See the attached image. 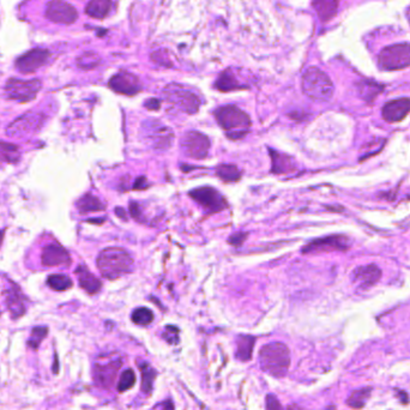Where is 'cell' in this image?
I'll return each mask as SVG.
<instances>
[{
  "label": "cell",
  "instance_id": "cell-1",
  "mask_svg": "<svg viewBox=\"0 0 410 410\" xmlns=\"http://www.w3.org/2000/svg\"><path fill=\"white\" fill-rule=\"evenodd\" d=\"M133 258L120 247L105 248L97 257V268L105 279L117 280L133 270Z\"/></svg>",
  "mask_w": 410,
  "mask_h": 410
},
{
  "label": "cell",
  "instance_id": "cell-2",
  "mask_svg": "<svg viewBox=\"0 0 410 410\" xmlns=\"http://www.w3.org/2000/svg\"><path fill=\"white\" fill-rule=\"evenodd\" d=\"M215 117L232 139L243 138L251 126V119L247 114L233 105L220 107L215 112Z\"/></svg>",
  "mask_w": 410,
  "mask_h": 410
},
{
  "label": "cell",
  "instance_id": "cell-3",
  "mask_svg": "<svg viewBox=\"0 0 410 410\" xmlns=\"http://www.w3.org/2000/svg\"><path fill=\"white\" fill-rule=\"evenodd\" d=\"M259 361L264 372L274 377H283L291 363L289 349L280 342L268 343L260 349Z\"/></svg>",
  "mask_w": 410,
  "mask_h": 410
},
{
  "label": "cell",
  "instance_id": "cell-4",
  "mask_svg": "<svg viewBox=\"0 0 410 410\" xmlns=\"http://www.w3.org/2000/svg\"><path fill=\"white\" fill-rule=\"evenodd\" d=\"M301 87L306 96L313 101L326 102L334 95V83L324 71L318 67H309L302 76Z\"/></svg>",
  "mask_w": 410,
  "mask_h": 410
},
{
  "label": "cell",
  "instance_id": "cell-5",
  "mask_svg": "<svg viewBox=\"0 0 410 410\" xmlns=\"http://www.w3.org/2000/svg\"><path fill=\"white\" fill-rule=\"evenodd\" d=\"M140 134L148 147L156 151L168 150L174 140V133L171 128L156 120H147L140 126Z\"/></svg>",
  "mask_w": 410,
  "mask_h": 410
},
{
  "label": "cell",
  "instance_id": "cell-6",
  "mask_svg": "<svg viewBox=\"0 0 410 410\" xmlns=\"http://www.w3.org/2000/svg\"><path fill=\"white\" fill-rule=\"evenodd\" d=\"M163 97L169 103L176 107L177 110L185 112L187 114H194L199 110L202 100L193 91L180 84L172 83L163 89Z\"/></svg>",
  "mask_w": 410,
  "mask_h": 410
},
{
  "label": "cell",
  "instance_id": "cell-7",
  "mask_svg": "<svg viewBox=\"0 0 410 410\" xmlns=\"http://www.w3.org/2000/svg\"><path fill=\"white\" fill-rule=\"evenodd\" d=\"M378 65L381 70L398 71L410 66V44L388 46L378 56Z\"/></svg>",
  "mask_w": 410,
  "mask_h": 410
},
{
  "label": "cell",
  "instance_id": "cell-8",
  "mask_svg": "<svg viewBox=\"0 0 410 410\" xmlns=\"http://www.w3.org/2000/svg\"><path fill=\"white\" fill-rule=\"evenodd\" d=\"M41 87L42 84L39 79L11 78L5 85V94L10 100L28 102L35 99Z\"/></svg>",
  "mask_w": 410,
  "mask_h": 410
},
{
  "label": "cell",
  "instance_id": "cell-9",
  "mask_svg": "<svg viewBox=\"0 0 410 410\" xmlns=\"http://www.w3.org/2000/svg\"><path fill=\"white\" fill-rule=\"evenodd\" d=\"M46 117L40 112H28L8 125L6 133L10 137H27L36 133L45 125Z\"/></svg>",
  "mask_w": 410,
  "mask_h": 410
},
{
  "label": "cell",
  "instance_id": "cell-10",
  "mask_svg": "<svg viewBox=\"0 0 410 410\" xmlns=\"http://www.w3.org/2000/svg\"><path fill=\"white\" fill-rule=\"evenodd\" d=\"M181 148L187 156L203 160L209 155L210 140L205 134L198 131H188L181 139Z\"/></svg>",
  "mask_w": 410,
  "mask_h": 410
},
{
  "label": "cell",
  "instance_id": "cell-11",
  "mask_svg": "<svg viewBox=\"0 0 410 410\" xmlns=\"http://www.w3.org/2000/svg\"><path fill=\"white\" fill-rule=\"evenodd\" d=\"M190 197L210 213H219L227 208V200L219 191L210 186H204L191 191Z\"/></svg>",
  "mask_w": 410,
  "mask_h": 410
},
{
  "label": "cell",
  "instance_id": "cell-12",
  "mask_svg": "<svg viewBox=\"0 0 410 410\" xmlns=\"http://www.w3.org/2000/svg\"><path fill=\"white\" fill-rule=\"evenodd\" d=\"M46 16L50 21L59 24H72L78 18L76 8L64 0H51L46 8Z\"/></svg>",
  "mask_w": 410,
  "mask_h": 410
},
{
  "label": "cell",
  "instance_id": "cell-13",
  "mask_svg": "<svg viewBox=\"0 0 410 410\" xmlns=\"http://www.w3.org/2000/svg\"><path fill=\"white\" fill-rule=\"evenodd\" d=\"M351 247V240L345 235H330L317 239L303 247V253H313L319 251H347Z\"/></svg>",
  "mask_w": 410,
  "mask_h": 410
},
{
  "label": "cell",
  "instance_id": "cell-14",
  "mask_svg": "<svg viewBox=\"0 0 410 410\" xmlns=\"http://www.w3.org/2000/svg\"><path fill=\"white\" fill-rule=\"evenodd\" d=\"M48 59H50V52L36 48L17 59L16 67L22 73H33L47 64Z\"/></svg>",
  "mask_w": 410,
  "mask_h": 410
},
{
  "label": "cell",
  "instance_id": "cell-15",
  "mask_svg": "<svg viewBox=\"0 0 410 410\" xmlns=\"http://www.w3.org/2000/svg\"><path fill=\"white\" fill-rule=\"evenodd\" d=\"M110 87L116 93L122 95H136L142 89L139 78L134 74L128 72H119L114 74L110 81Z\"/></svg>",
  "mask_w": 410,
  "mask_h": 410
},
{
  "label": "cell",
  "instance_id": "cell-16",
  "mask_svg": "<svg viewBox=\"0 0 410 410\" xmlns=\"http://www.w3.org/2000/svg\"><path fill=\"white\" fill-rule=\"evenodd\" d=\"M351 281L361 288H369L374 286L381 277V270L375 264L357 266L351 271Z\"/></svg>",
  "mask_w": 410,
  "mask_h": 410
},
{
  "label": "cell",
  "instance_id": "cell-17",
  "mask_svg": "<svg viewBox=\"0 0 410 410\" xmlns=\"http://www.w3.org/2000/svg\"><path fill=\"white\" fill-rule=\"evenodd\" d=\"M410 113V99L402 97L385 103L381 116L388 122H397L403 120Z\"/></svg>",
  "mask_w": 410,
  "mask_h": 410
},
{
  "label": "cell",
  "instance_id": "cell-18",
  "mask_svg": "<svg viewBox=\"0 0 410 410\" xmlns=\"http://www.w3.org/2000/svg\"><path fill=\"white\" fill-rule=\"evenodd\" d=\"M41 260L45 266H50V268L66 266L70 265L71 257L68 252L58 243H51V245L46 246L42 251Z\"/></svg>",
  "mask_w": 410,
  "mask_h": 410
},
{
  "label": "cell",
  "instance_id": "cell-19",
  "mask_svg": "<svg viewBox=\"0 0 410 410\" xmlns=\"http://www.w3.org/2000/svg\"><path fill=\"white\" fill-rule=\"evenodd\" d=\"M121 367L119 359L110 360L108 362H100L95 365V379L100 385L108 386L116 378L117 372Z\"/></svg>",
  "mask_w": 410,
  "mask_h": 410
},
{
  "label": "cell",
  "instance_id": "cell-20",
  "mask_svg": "<svg viewBox=\"0 0 410 410\" xmlns=\"http://www.w3.org/2000/svg\"><path fill=\"white\" fill-rule=\"evenodd\" d=\"M77 276H78L79 286L84 289L85 292H88L89 294H95L101 289V282L97 279L95 275L91 274L90 271L88 270L85 266L81 265L76 270Z\"/></svg>",
  "mask_w": 410,
  "mask_h": 410
},
{
  "label": "cell",
  "instance_id": "cell-21",
  "mask_svg": "<svg viewBox=\"0 0 410 410\" xmlns=\"http://www.w3.org/2000/svg\"><path fill=\"white\" fill-rule=\"evenodd\" d=\"M340 0H313V7L322 22H329L337 15Z\"/></svg>",
  "mask_w": 410,
  "mask_h": 410
},
{
  "label": "cell",
  "instance_id": "cell-22",
  "mask_svg": "<svg viewBox=\"0 0 410 410\" xmlns=\"http://www.w3.org/2000/svg\"><path fill=\"white\" fill-rule=\"evenodd\" d=\"M271 154V161H272V169L275 174H287L289 172L294 171L295 163L293 159L289 156L282 155L275 150H270Z\"/></svg>",
  "mask_w": 410,
  "mask_h": 410
},
{
  "label": "cell",
  "instance_id": "cell-23",
  "mask_svg": "<svg viewBox=\"0 0 410 410\" xmlns=\"http://www.w3.org/2000/svg\"><path fill=\"white\" fill-rule=\"evenodd\" d=\"M112 8V0H90L85 8L89 16L96 19H102L110 13Z\"/></svg>",
  "mask_w": 410,
  "mask_h": 410
},
{
  "label": "cell",
  "instance_id": "cell-24",
  "mask_svg": "<svg viewBox=\"0 0 410 410\" xmlns=\"http://www.w3.org/2000/svg\"><path fill=\"white\" fill-rule=\"evenodd\" d=\"M77 208L83 214L88 213H96V211H102L105 209V205L99 198L93 196V194H85L81 199L77 202Z\"/></svg>",
  "mask_w": 410,
  "mask_h": 410
},
{
  "label": "cell",
  "instance_id": "cell-25",
  "mask_svg": "<svg viewBox=\"0 0 410 410\" xmlns=\"http://www.w3.org/2000/svg\"><path fill=\"white\" fill-rule=\"evenodd\" d=\"M19 157H21V153L17 145L0 142V162L16 163L18 162Z\"/></svg>",
  "mask_w": 410,
  "mask_h": 410
},
{
  "label": "cell",
  "instance_id": "cell-26",
  "mask_svg": "<svg viewBox=\"0 0 410 410\" xmlns=\"http://www.w3.org/2000/svg\"><path fill=\"white\" fill-rule=\"evenodd\" d=\"M371 392H372L371 388L356 390V391L352 392V394L351 395V397L348 398L347 404H348V406L352 409L363 408L367 402V400H368L369 396H371Z\"/></svg>",
  "mask_w": 410,
  "mask_h": 410
},
{
  "label": "cell",
  "instance_id": "cell-27",
  "mask_svg": "<svg viewBox=\"0 0 410 410\" xmlns=\"http://www.w3.org/2000/svg\"><path fill=\"white\" fill-rule=\"evenodd\" d=\"M381 91H383V87L380 84H378V83L362 81L359 84L360 95L367 100V101L374 100L378 96V94H380Z\"/></svg>",
  "mask_w": 410,
  "mask_h": 410
},
{
  "label": "cell",
  "instance_id": "cell-28",
  "mask_svg": "<svg viewBox=\"0 0 410 410\" xmlns=\"http://www.w3.org/2000/svg\"><path fill=\"white\" fill-rule=\"evenodd\" d=\"M253 343H254L253 337H251V336L240 337L239 341H237L236 356L242 361L251 359L252 349H253Z\"/></svg>",
  "mask_w": 410,
  "mask_h": 410
},
{
  "label": "cell",
  "instance_id": "cell-29",
  "mask_svg": "<svg viewBox=\"0 0 410 410\" xmlns=\"http://www.w3.org/2000/svg\"><path fill=\"white\" fill-rule=\"evenodd\" d=\"M47 285L51 287L52 289L57 292H64L70 289L72 287V281L68 276L66 275H52V276L48 277Z\"/></svg>",
  "mask_w": 410,
  "mask_h": 410
},
{
  "label": "cell",
  "instance_id": "cell-30",
  "mask_svg": "<svg viewBox=\"0 0 410 410\" xmlns=\"http://www.w3.org/2000/svg\"><path fill=\"white\" fill-rule=\"evenodd\" d=\"M216 88L221 91H231L240 88V85L233 73L229 72V71H225V72L221 73L219 79H217Z\"/></svg>",
  "mask_w": 410,
  "mask_h": 410
},
{
  "label": "cell",
  "instance_id": "cell-31",
  "mask_svg": "<svg viewBox=\"0 0 410 410\" xmlns=\"http://www.w3.org/2000/svg\"><path fill=\"white\" fill-rule=\"evenodd\" d=\"M217 176H219L223 181L226 182H233L236 181V180L240 179V176H241V172L239 171V168L236 166L232 165H222L217 168Z\"/></svg>",
  "mask_w": 410,
  "mask_h": 410
},
{
  "label": "cell",
  "instance_id": "cell-32",
  "mask_svg": "<svg viewBox=\"0 0 410 410\" xmlns=\"http://www.w3.org/2000/svg\"><path fill=\"white\" fill-rule=\"evenodd\" d=\"M132 320H133V323H136L137 325H149V324L154 320V313L149 308L139 307L134 309L133 313H132Z\"/></svg>",
  "mask_w": 410,
  "mask_h": 410
},
{
  "label": "cell",
  "instance_id": "cell-33",
  "mask_svg": "<svg viewBox=\"0 0 410 410\" xmlns=\"http://www.w3.org/2000/svg\"><path fill=\"white\" fill-rule=\"evenodd\" d=\"M101 61V58L93 52H89V53L83 54L82 57H79L78 60H77V65L78 67L83 68V70H90V68L96 67L97 65Z\"/></svg>",
  "mask_w": 410,
  "mask_h": 410
},
{
  "label": "cell",
  "instance_id": "cell-34",
  "mask_svg": "<svg viewBox=\"0 0 410 410\" xmlns=\"http://www.w3.org/2000/svg\"><path fill=\"white\" fill-rule=\"evenodd\" d=\"M47 332H48V329L46 328V326H39V328L33 329L29 341H28V345H29L30 348H33V349L39 348V346L41 345L44 338L47 336Z\"/></svg>",
  "mask_w": 410,
  "mask_h": 410
},
{
  "label": "cell",
  "instance_id": "cell-35",
  "mask_svg": "<svg viewBox=\"0 0 410 410\" xmlns=\"http://www.w3.org/2000/svg\"><path fill=\"white\" fill-rule=\"evenodd\" d=\"M134 383H136V375H134L132 369H127V371L122 372V374L120 375L117 390L120 392H124L126 390L131 389L134 385Z\"/></svg>",
  "mask_w": 410,
  "mask_h": 410
},
{
  "label": "cell",
  "instance_id": "cell-36",
  "mask_svg": "<svg viewBox=\"0 0 410 410\" xmlns=\"http://www.w3.org/2000/svg\"><path fill=\"white\" fill-rule=\"evenodd\" d=\"M8 308L12 312L13 317H19V315L24 313V306H23V302L19 300L17 294L10 295V297H8Z\"/></svg>",
  "mask_w": 410,
  "mask_h": 410
},
{
  "label": "cell",
  "instance_id": "cell-37",
  "mask_svg": "<svg viewBox=\"0 0 410 410\" xmlns=\"http://www.w3.org/2000/svg\"><path fill=\"white\" fill-rule=\"evenodd\" d=\"M151 59H153L156 64L165 66V67H172V62L168 57L167 51L160 50V51L154 52V53L151 54Z\"/></svg>",
  "mask_w": 410,
  "mask_h": 410
},
{
  "label": "cell",
  "instance_id": "cell-38",
  "mask_svg": "<svg viewBox=\"0 0 410 410\" xmlns=\"http://www.w3.org/2000/svg\"><path fill=\"white\" fill-rule=\"evenodd\" d=\"M266 409L268 410H283L282 406L279 402L276 397L274 395H269L266 397Z\"/></svg>",
  "mask_w": 410,
  "mask_h": 410
},
{
  "label": "cell",
  "instance_id": "cell-39",
  "mask_svg": "<svg viewBox=\"0 0 410 410\" xmlns=\"http://www.w3.org/2000/svg\"><path fill=\"white\" fill-rule=\"evenodd\" d=\"M145 107L151 111H156L161 107V102H160V100H157V99H150L145 102Z\"/></svg>",
  "mask_w": 410,
  "mask_h": 410
},
{
  "label": "cell",
  "instance_id": "cell-40",
  "mask_svg": "<svg viewBox=\"0 0 410 410\" xmlns=\"http://www.w3.org/2000/svg\"><path fill=\"white\" fill-rule=\"evenodd\" d=\"M243 240H245V235H241V234H234L233 236L229 239V242L232 243V245H240Z\"/></svg>",
  "mask_w": 410,
  "mask_h": 410
},
{
  "label": "cell",
  "instance_id": "cell-41",
  "mask_svg": "<svg viewBox=\"0 0 410 410\" xmlns=\"http://www.w3.org/2000/svg\"><path fill=\"white\" fill-rule=\"evenodd\" d=\"M2 239H4V232H0V246H1Z\"/></svg>",
  "mask_w": 410,
  "mask_h": 410
},
{
  "label": "cell",
  "instance_id": "cell-42",
  "mask_svg": "<svg viewBox=\"0 0 410 410\" xmlns=\"http://www.w3.org/2000/svg\"><path fill=\"white\" fill-rule=\"evenodd\" d=\"M288 410H300V409H297V408H296V407H295V406H293V407H289V408H288Z\"/></svg>",
  "mask_w": 410,
  "mask_h": 410
}]
</instances>
